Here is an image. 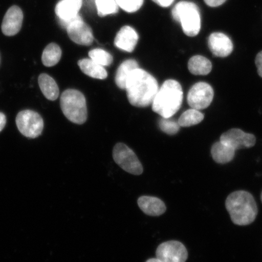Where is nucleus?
Returning <instances> with one entry per match:
<instances>
[{"label": "nucleus", "instance_id": "obj_1", "mask_svg": "<svg viewBox=\"0 0 262 262\" xmlns=\"http://www.w3.org/2000/svg\"><path fill=\"white\" fill-rule=\"evenodd\" d=\"M125 90L133 106L145 107L152 104L158 92L159 84L152 75L137 68L129 75Z\"/></svg>", "mask_w": 262, "mask_h": 262}, {"label": "nucleus", "instance_id": "obj_2", "mask_svg": "<svg viewBox=\"0 0 262 262\" xmlns=\"http://www.w3.org/2000/svg\"><path fill=\"white\" fill-rule=\"evenodd\" d=\"M229 215L233 224L247 226L255 220L258 209L253 195L246 191H237L231 193L225 202Z\"/></svg>", "mask_w": 262, "mask_h": 262}, {"label": "nucleus", "instance_id": "obj_3", "mask_svg": "<svg viewBox=\"0 0 262 262\" xmlns=\"http://www.w3.org/2000/svg\"><path fill=\"white\" fill-rule=\"evenodd\" d=\"M183 93L181 85L174 80L164 82L152 103L154 112L169 119L178 112L182 106Z\"/></svg>", "mask_w": 262, "mask_h": 262}, {"label": "nucleus", "instance_id": "obj_4", "mask_svg": "<svg viewBox=\"0 0 262 262\" xmlns=\"http://www.w3.org/2000/svg\"><path fill=\"white\" fill-rule=\"evenodd\" d=\"M60 106L65 117L71 122L82 124L86 122V101L81 92L72 89L64 91L60 97Z\"/></svg>", "mask_w": 262, "mask_h": 262}, {"label": "nucleus", "instance_id": "obj_5", "mask_svg": "<svg viewBox=\"0 0 262 262\" xmlns=\"http://www.w3.org/2000/svg\"><path fill=\"white\" fill-rule=\"evenodd\" d=\"M172 16L174 20L181 24L183 32L189 37H195L201 31V15L195 3H178L172 9Z\"/></svg>", "mask_w": 262, "mask_h": 262}, {"label": "nucleus", "instance_id": "obj_6", "mask_svg": "<svg viewBox=\"0 0 262 262\" xmlns=\"http://www.w3.org/2000/svg\"><path fill=\"white\" fill-rule=\"evenodd\" d=\"M16 124L23 135L31 139L37 138L44 128V121L40 115L31 110L19 112L16 117Z\"/></svg>", "mask_w": 262, "mask_h": 262}, {"label": "nucleus", "instance_id": "obj_7", "mask_svg": "<svg viewBox=\"0 0 262 262\" xmlns=\"http://www.w3.org/2000/svg\"><path fill=\"white\" fill-rule=\"evenodd\" d=\"M115 162L124 171L135 176H140L143 172L142 163L132 149L124 144L117 143L113 152Z\"/></svg>", "mask_w": 262, "mask_h": 262}, {"label": "nucleus", "instance_id": "obj_8", "mask_svg": "<svg viewBox=\"0 0 262 262\" xmlns=\"http://www.w3.org/2000/svg\"><path fill=\"white\" fill-rule=\"evenodd\" d=\"M156 258L163 262H186L188 259L187 249L181 242L170 241L157 247Z\"/></svg>", "mask_w": 262, "mask_h": 262}, {"label": "nucleus", "instance_id": "obj_9", "mask_svg": "<svg viewBox=\"0 0 262 262\" xmlns=\"http://www.w3.org/2000/svg\"><path fill=\"white\" fill-rule=\"evenodd\" d=\"M213 97L214 91L210 85L205 82H199L190 89L187 100L190 106L199 111L210 105Z\"/></svg>", "mask_w": 262, "mask_h": 262}, {"label": "nucleus", "instance_id": "obj_10", "mask_svg": "<svg viewBox=\"0 0 262 262\" xmlns=\"http://www.w3.org/2000/svg\"><path fill=\"white\" fill-rule=\"evenodd\" d=\"M67 30L69 37L76 44L90 46L93 42V31L79 15L68 26Z\"/></svg>", "mask_w": 262, "mask_h": 262}, {"label": "nucleus", "instance_id": "obj_11", "mask_svg": "<svg viewBox=\"0 0 262 262\" xmlns=\"http://www.w3.org/2000/svg\"><path fill=\"white\" fill-rule=\"evenodd\" d=\"M220 141L235 150L250 148L256 142L253 134L246 133L240 129H231L222 134Z\"/></svg>", "mask_w": 262, "mask_h": 262}, {"label": "nucleus", "instance_id": "obj_12", "mask_svg": "<svg viewBox=\"0 0 262 262\" xmlns=\"http://www.w3.org/2000/svg\"><path fill=\"white\" fill-rule=\"evenodd\" d=\"M83 5V0H61L55 9L62 28L67 29L68 26L78 15Z\"/></svg>", "mask_w": 262, "mask_h": 262}, {"label": "nucleus", "instance_id": "obj_13", "mask_svg": "<svg viewBox=\"0 0 262 262\" xmlns=\"http://www.w3.org/2000/svg\"><path fill=\"white\" fill-rule=\"evenodd\" d=\"M24 13L21 9L16 6H13L8 9L3 18L2 29L4 35L11 37L15 35L20 31Z\"/></svg>", "mask_w": 262, "mask_h": 262}, {"label": "nucleus", "instance_id": "obj_14", "mask_svg": "<svg viewBox=\"0 0 262 262\" xmlns=\"http://www.w3.org/2000/svg\"><path fill=\"white\" fill-rule=\"evenodd\" d=\"M208 47L213 55L227 57L233 51V44L227 35L221 32L212 33L208 38Z\"/></svg>", "mask_w": 262, "mask_h": 262}, {"label": "nucleus", "instance_id": "obj_15", "mask_svg": "<svg viewBox=\"0 0 262 262\" xmlns=\"http://www.w3.org/2000/svg\"><path fill=\"white\" fill-rule=\"evenodd\" d=\"M139 40V35L133 28L124 26L117 33L114 45L118 48L127 52H132Z\"/></svg>", "mask_w": 262, "mask_h": 262}, {"label": "nucleus", "instance_id": "obj_16", "mask_svg": "<svg viewBox=\"0 0 262 262\" xmlns=\"http://www.w3.org/2000/svg\"><path fill=\"white\" fill-rule=\"evenodd\" d=\"M137 204L141 210L147 215L160 216L166 211L165 203L156 196H141L137 201Z\"/></svg>", "mask_w": 262, "mask_h": 262}, {"label": "nucleus", "instance_id": "obj_17", "mask_svg": "<svg viewBox=\"0 0 262 262\" xmlns=\"http://www.w3.org/2000/svg\"><path fill=\"white\" fill-rule=\"evenodd\" d=\"M78 64L84 74L96 79L103 80L107 77V73L103 66L96 63L91 59L84 58L78 61Z\"/></svg>", "mask_w": 262, "mask_h": 262}, {"label": "nucleus", "instance_id": "obj_18", "mask_svg": "<svg viewBox=\"0 0 262 262\" xmlns=\"http://www.w3.org/2000/svg\"><path fill=\"white\" fill-rule=\"evenodd\" d=\"M235 151L231 147L219 141L212 145L211 152L212 159L216 163L226 164L233 160Z\"/></svg>", "mask_w": 262, "mask_h": 262}, {"label": "nucleus", "instance_id": "obj_19", "mask_svg": "<svg viewBox=\"0 0 262 262\" xmlns=\"http://www.w3.org/2000/svg\"><path fill=\"white\" fill-rule=\"evenodd\" d=\"M38 84L42 94L47 99L56 100L59 96V88L53 78L47 74H41L38 77Z\"/></svg>", "mask_w": 262, "mask_h": 262}, {"label": "nucleus", "instance_id": "obj_20", "mask_svg": "<svg viewBox=\"0 0 262 262\" xmlns=\"http://www.w3.org/2000/svg\"><path fill=\"white\" fill-rule=\"evenodd\" d=\"M137 68H139V64L133 59L124 61L120 64L116 75V83L120 89H125L129 75Z\"/></svg>", "mask_w": 262, "mask_h": 262}, {"label": "nucleus", "instance_id": "obj_21", "mask_svg": "<svg viewBox=\"0 0 262 262\" xmlns=\"http://www.w3.org/2000/svg\"><path fill=\"white\" fill-rule=\"evenodd\" d=\"M212 63L208 58L202 55H195L190 58L188 62V70L195 75H206L211 73Z\"/></svg>", "mask_w": 262, "mask_h": 262}, {"label": "nucleus", "instance_id": "obj_22", "mask_svg": "<svg viewBox=\"0 0 262 262\" xmlns=\"http://www.w3.org/2000/svg\"><path fill=\"white\" fill-rule=\"evenodd\" d=\"M62 55L61 49L56 43L52 42L44 49L42 54V63L45 67H52L60 61Z\"/></svg>", "mask_w": 262, "mask_h": 262}, {"label": "nucleus", "instance_id": "obj_23", "mask_svg": "<svg viewBox=\"0 0 262 262\" xmlns=\"http://www.w3.org/2000/svg\"><path fill=\"white\" fill-rule=\"evenodd\" d=\"M204 119V115L195 109L188 110L182 114L179 120L180 126L189 127L195 125Z\"/></svg>", "mask_w": 262, "mask_h": 262}, {"label": "nucleus", "instance_id": "obj_24", "mask_svg": "<svg viewBox=\"0 0 262 262\" xmlns=\"http://www.w3.org/2000/svg\"><path fill=\"white\" fill-rule=\"evenodd\" d=\"M98 15L103 17L110 14H117L119 5L116 0H96Z\"/></svg>", "mask_w": 262, "mask_h": 262}, {"label": "nucleus", "instance_id": "obj_25", "mask_svg": "<svg viewBox=\"0 0 262 262\" xmlns=\"http://www.w3.org/2000/svg\"><path fill=\"white\" fill-rule=\"evenodd\" d=\"M92 60L103 67H109L113 63V57L109 52L101 49H94L89 52Z\"/></svg>", "mask_w": 262, "mask_h": 262}, {"label": "nucleus", "instance_id": "obj_26", "mask_svg": "<svg viewBox=\"0 0 262 262\" xmlns=\"http://www.w3.org/2000/svg\"><path fill=\"white\" fill-rule=\"evenodd\" d=\"M119 7L124 11L135 12L142 7L144 0H116Z\"/></svg>", "mask_w": 262, "mask_h": 262}, {"label": "nucleus", "instance_id": "obj_27", "mask_svg": "<svg viewBox=\"0 0 262 262\" xmlns=\"http://www.w3.org/2000/svg\"><path fill=\"white\" fill-rule=\"evenodd\" d=\"M159 126L160 129L164 133L169 134V135H175L180 129V125L178 122L169 120V119H166V118L162 117V119H160Z\"/></svg>", "mask_w": 262, "mask_h": 262}, {"label": "nucleus", "instance_id": "obj_28", "mask_svg": "<svg viewBox=\"0 0 262 262\" xmlns=\"http://www.w3.org/2000/svg\"><path fill=\"white\" fill-rule=\"evenodd\" d=\"M255 63L257 68V73L262 78V51L255 57Z\"/></svg>", "mask_w": 262, "mask_h": 262}, {"label": "nucleus", "instance_id": "obj_29", "mask_svg": "<svg viewBox=\"0 0 262 262\" xmlns=\"http://www.w3.org/2000/svg\"><path fill=\"white\" fill-rule=\"evenodd\" d=\"M206 5L210 7H217L221 6L227 1V0H204Z\"/></svg>", "mask_w": 262, "mask_h": 262}, {"label": "nucleus", "instance_id": "obj_30", "mask_svg": "<svg viewBox=\"0 0 262 262\" xmlns=\"http://www.w3.org/2000/svg\"><path fill=\"white\" fill-rule=\"evenodd\" d=\"M152 1L161 7L167 8L171 6L174 0H152Z\"/></svg>", "mask_w": 262, "mask_h": 262}, {"label": "nucleus", "instance_id": "obj_31", "mask_svg": "<svg viewBox=\"0 0 262 262\" xmlns=\"http://www.w3.org/2000/svg\"><path fill=\"white\" fill-rule=\"evenodd\" d=\"M6 124V117L5 115L0 113V132L4 129Z\"/></svg>", "mask_w": 262, "mask_h": 262}, {"label": "nucleus", "instance_id": "obj_32", "mask_svg": "<svg viewBox=\"0 0 262 262\" xmlns=\"http://www.w3.org/2000/svg\"><path fill=\"white\" fill-rule=\"evenodd\" d=\"M146 262H163L162 261L159 259L157 258H151L146 261Z\"/></svg>", "mask_w": 262, "mask_h": 262}, {"label": "nucleus", "instance_id": "obj_33", "mask_svg": "<svg viewBox=\"0 0 262 262\" xmlns=\"http://www.w3.org/2000/svg\"><path fill=\"white\" fill-rule=\"evenodd\" d=\"M261 202H262V192H261Z\"/></svg>", "mask_w": 262, "mask_h": 262}]
</instances>
